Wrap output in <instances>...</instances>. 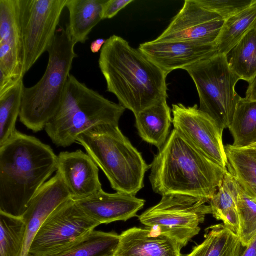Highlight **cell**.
Masks as SVG:
<instances>
[{"label": "cell", "mask_w": 256, "mask_h": 256, "mask_svg": "<svg viewBox=\"0 0 256 256\" xmlns=\"http://www.w3.org/2000/svg\"><path fill=\"white\" fill-rule=\"evenodd\" d=\"M244 248L235 232L218 224L206 229L204 242L186 256H241Z\"/></svg>", "instance_id": "cell-22"}, {"label": "cell", "mask_w": 256, "mask_h": 256, "mask_svg": "<svg viewBox=\"0 0 256 256\" xmlns=\"http://www.w3.org/2000/svg\"><path fill=\"white\" fill-rule=\"evenodd\" d=\"M57 158L50 146L16 130L0 146V212L22 218L38 190L57 171Z\"/></svg>", "instance_id": "cell-2"}, {"label": "cell", "mask_w": 256, "mask_h": 256, "mask_svg": "<svg viewBox=\"0 0 256 256\" xmlns=\"http://www.w3.org/2000/svg\"><path fill=\"white\" fill-rule=\"evenodd\" d=\"M138 49L167 75L176 70H184L218 52L216 46L182 42L152 40L140 44Z\"/></svg>", "instance_id": "cell-14"}, {"label": "cell", "mask_w": 256, "mask_h": 256, "mask_svg": "<svg viewBox=\"0 0 256 256\" xmlns=\"http://www.w3.org/2000/svg\"><path fill=\"white\" fill-rule=\"evenodd\" d=\"M72 198L58 172L46 182L31 200L22 218L26 233L22 256H28L38 230L49 216L60 206Z\"/></svg>", "instance_id": "cell-16"}, {"label": "cell", "mask_w": 256, "mask_h": 256, "mask_svg": "<svg viewBox=\"0 0 256 256\" xmlns=\"http://www.w3.org/2000/svg\"><path fill=\"white\" fill-rule=\"evenodd\" d=\"M26 233L22 218L0 212V256H22Z\"/></svg>", "instance_id": "cell-28"}, {"label": "cell", "mask_w": 256, "mask_h": 256, "mask_svg": "<svg viewBox=\"0 0 256 256\" xmlns=\"http://www.w3.org/2000/svg\"><path fill=\"white\" fill-rule=\"evenodd\" d=\"M174 129L190 144L214 162L227 169L228 160L222 141L224 130L198 105L172 106Z\"/></svg>", "instance_id": "cell-11"}, {"label": "cell", "mask_w": 256, "mask_h": 256, "mask_svg": "<svg viewBox=\"0 0 256 256\" xmlns=\"http://www.w3.org/2000/svg\"><path fill=\"white\" fill-rule=\"evenodd\" d=\"M136 126L144 142L158 150L166 142L172 123L171 110L164 99L134 115Z\"/></svg>", "instance_id": "cell-20"}, {"label": "cell", "mask_w": 256, "mask_h": 256, "mask_svg": "<svg viewBox=\"0 0 256 256\" xmlns=\"http://www.w3.org/2000/svg\"><path fill=\"white\" fill-rule=\"evenodd\" d=\"M256 28V0L249 7L224 20L216 48L226 54L250 30Z\"/></svg>", "instance_id": "cell-25"}, {"label": "cell", "mask_w": 256, "mask_h": 256, "mask_svg": "<svg viewBox=\"0 0 256 256\" xmlns=\"http://www.w3.org/2000/svg\"><path fill=\"white\" fill-rule=\"evenodd\" d=\"M106 41V40L101 38H97L93 41L90 46L91 52L94 54L100 52Z\"/></svg>", "instance_id": "cell-35"}, {"label": "cell", "mask_w": 256, "mask_h": 256, "mask_svg": "<svg viewBox=\"0 0 256 256\" xmlns=\"http://www.w3.org/2000/svg\"><path fill=\"white\" fill-rule=\"evenodd\" d=\"M238 194V184L228 170L217 192L209 202L214 217L222 220L237 235L240 226Z\"/></svg>", "instance_id": "cell-23"}, {"label": "cell", "mask_w": 256, "mask_h": 256, "mask_svg": "<svg viewBox=\"0 0 256 256\" xmlns=\"http://www.w3.org/2000/svg\"><path fill=\"white\" fill-rule=\"evenodd\" d=\"M120 236L114 256H182L178 242L148 228L134 227Z\"/></svg>", "instance_id": "cell-18"}, {"label": "cell", "mask_w": 256, "mask_h": 256, "mask_svg": "<svg viewBox=\"0 0 256 256\" xmlns=\"http://www.w3.org/2000/svg\"><path fill=\"white\" fill-rule=\"evenodd\" d=\"M120 235L93 230L64 247L44 256H114Z\"/></svg>", "instance_id": "cell-21"}, {"label": "cell", "mask_w": 256, "mask_h": 256, "mask_svg": "<svg viewBox=\"0 0 256 256\" xmlns=\"http://www.w3.org/2000/svg\"><path fill=\"white\" fill-rule=\"evenodd\" d=\"M134 1V0H106L102 8V20L113 18L121 10Z\"/></svg>", "instance_id": "cell-32"}, {"label": "cell", "mask_w": 256, "mask_h": 256, "mask_svg": "<svg viewBox=\"0 0 256 256\" xmlns=\"http://www.w3.org/2000/svg\"><path fill=\"white\" fill-rule=\"evenodd\" d=\"M230 68L250 83L256 76V28L250 30L226 54Z\"/></svg>", "instance_id": "cell-26"}, {"label": "cell", "mask_w": 256, "mask_h": 256, "mask_svg": "<svg viewBox=\"0 0 256 256\" xmlns=\"http://www.w3.org/2000/svg\"><path fill=\"white\" fill-rule=\"evenodd\" d=\"M99 225L70 198L44 222L34 238L28 256H44L52 253L94 230Z\"/></svg>", "instance_id": "cell-10"}, {"label": "cell", "mask_w": 256, "mask_h": 256, "mask_svg": "<svg viewBox=\"0 0 256 256\" xmlns=\"http://www.w3.org/2000/svg\"><path fill=\"white\" fill-rule=\"evenodd\" d=\"M106 0H68L69 12L66 30L74 44H85L94 28L102 20L103 6Z\"/></svg>", "instance_id": "cell-19"}, {"label": "cell", "mask_w": 256, "mask_h": 256, "mask_svg": "<svg viewBox=\"0 0 256 256\" xmlns=\"http://www.w3.org/2000/svg\"><path fill=\"white\" fill-rule=\"evenodd\" d=\"M208 202L183 195L163 196L159 203L138 218L146 228L168 236L183 248L199 234L206 216L212 214Z\"/></svg>", "instance_id": "cell-8"}, {"label": "cell", "mask_w": 256, "mask_h": 256, "mask_svg": "<svg viewBox=\"0 0 256 256\" xmlns=\"http://www.w3.org/2000/svg\"><path fill=\"white\" fill-rule=\"evenodd\" d=\"M68 0H19L26 74L54 42Z\"/></svg>", "instance_id": "cell-9"}, {"label": "cell", "mask_w": 256, "mask_h": 256, "mask_svg": "<svg viewBox=\"0 0 256 256\" xmlns=\"http://www.w3.org/2000/svg\"><path fill=\"white\" fill-rule=\"evenodd\" d=\"M241 256H256V236L244 248Z\"/></svg>", "instance_id": "cell-34"}, {"label": "cell", "mask_w": 256, "mask_h": 256, "mask_svg": "<svg viewBox=\"0 0 256 256\" xmlns=\"http://www.w3.org/2000/svg\"><path fill=\"white\" fill-rule=\"evenodd\" d=\"M184 70L196 86L200 110L220 128H228L242 98L235 90L240 80L230 68L226 56L217 52Z\"/></svg>", "instance_id": "cell-7"}, {"label": "cell", "mask_w": 256, "mask_h": 256, "mask_svg": "<svg viewBox=\"0 0 256 256\" xmlns=\"http://www.w3.org/2000/svg\"><path fill=\"white\" fill-rule=\"evenodd\" d=\"M243 149L246 150L248 153L251 154L256 158V144Z\"/></svg>", "instance_id": "cell-36"}, {"label": "cell", "mask_w": 256, "mask_h": 256, "mask_svg": "<svg viewBox=\"0 0 256 256\" xmlns=\"http://www.w3.org/2000/svg\"><path fill=\"white\" fill-rule=\"evenodd\" d=\"M237 208L240 221L238 236L246 248L256 236V197L247 192L238 184Z\"/></svg>", "instance_id": "cell-30"}, {"label": "cell", "mask_w": 256, "mask_h": 256, "mask_svg": "<svg viewBox=\"0 0 256 256\" xmlns=\"http://www.w3.org/2000/svg\"><path fill=\"white\" fill-rule=\"evenodd\" d=\"M125 110L70 74L60 106L44 129L54 144L66 148L98 125L118 126Z\"/></svg>", "instance_id": "cell-4"}, {"label": "cell", "mask_w": 256, "mask_h": 256, "mask_svg": "<svg viewBox=\"0 0 256 256\" xmlns=\"http://www.w3.org/2000/svg\"><path fill=\"white\" fill-rule=\"evenodd\" d=\"M100 69L107 91L134 115L168 98V75L138 49L113 35L100 52Z\"/></svg>", "instance_id": "cell-1"}, {"label": "cell", "mask_w": 256, "mask_h": 256, "mask_svg": "<svg viewBox=\"0 0 256 256\" xmlns=\"http://www.w3.org/2000/svg\"><path fill=\"white\" fill-rule=\"evenodd\" d=\"M74 201L88 216L100 224L126 221L137 216L146 202L136 196L120 192L110 194L102 189Z\"/></svg>", "instance_id": "cell-17"}, {"label": "cell", "mask_w": 256, "mask_h": 256, "mask_svg": "<svg viewBox=\"0 0 256 256\" xmlns=\"http://www.w3.org/2000/svg\"><path fill=\"white\" fill-rule=\"evenodd\" d=\"M224 23L218 14L205 8L198 0H186L167 28L152 41L216 46Z\"/></svg>", "instance_id": "cell-12"}, {"label": "cell", "mask_w": 256, "mask_h": 256, "mask_svg": "<svg viewBox=\"0 0 256 256\" xmlns=\"http://www.w3.org/2000/svg\"><path fill=\"white\" fill-rule=\"evenodd\" d=\"M205 8L226 20L251 6L256 0H198Z\"/></svg>", "instance_id": "cell-31"}, {"label": "cell", "mask_w": 256, "mask_h": 256, "mask_svg": "<svg viewBox=\"0 0 256 256\" xmlns=\"http://www.w3.org/2000/svg\"><path fill=\"white\" fill-rule=\"evenodd\" d=\"M56 172L74 200L88 197L102 189L98 167L88 154L80 150L60 153Z\"/></svg>", "instance_id": "cell-15"}, {"label": "cell", "mask_w": 256, "mask_h": 256, "mask_svg": "<svg viewBox=\"0 0 256 256\" xmlns=\"http://www.w3.org/2000/svg\"><path fill=\"white\" fill-rule=\"evenodd\" d=\"M24 75L19 0H0V90L12 88Z\"/></svg>", "instance_id": "cell-13"}, {"label": "cell", "mask_w": 256, "mask_h": 256, "mask_svg": "<svg viewBox=\"0 0 256 256\" xmlns=\"http://www.w3.org/2000/svg\"><path fill=\"white\" fill-rule=\"evenodd\" d=\"M228 128L234 148H245L256 144V101L242 98Z\"/></svg>", "instance_id": "cell-24"}, {"label": "cell", "mask_w": 256, "mask_h": 256, "mask_svg": "<svg viewBox=\"0 0 256 256\" xmlns=\"http://www.w3.org/2000/svg\"><path fill=\"white\" fill-rule=\"evenodd\" d=\"M245 98L249 100L256 101V76L249 83Z\"/></svg>", "instance_id": "cell-33"}, {"label": "cell", "mask_w": 256, "mask_h": 256, "mask_svg": "<svg viewBox=\"0 0 256 256\" xmlns=\"http://www.w3.org/2000/svg\"><path fill=\"white\" fill-rule=\"evenodd\" d=\"M77 142L102 170L116 192L136 196L143 188L145 174L150 166L118 126L98 125L80 134Z\"/></svg>", "instance_id": "cell-5"}, {"label": "cell", "mask_w": 256, "mask_h": 256, "mask_svg": "<svg viewBox=\"0 0 256 256\" xmlns=\"http://www.w3.org/2000/svg\"><path fill=\"white\" fill-rule=\"evenodd\" d=\"M24 80L0 95V146L14 134L20 116Z\"/></svg>", "instance_id": "cell-29"}, {"label": "cell", "mask_w": 256, "mask_h": 256, "mask_svg": "<svg viewBox=\"0 0 256 256\" xmlns=\"http://www.w3.org/2000/svg\"><path fill=\"white\" fill-rule=\"evenodd\" d=\"M149 176L154 192L162 196L178 194L208 202L228 172L190 144L174 129L158 150Z\"/></svg>", "instance_id": "cell-3"}, {"label": "cell", "mask_w": 256, "mask_h": 256, "mask_svg": "<svg viewBox=\"0 0 256 256\" xmlns=\"http://www.w3.org/2000/svg\"><path fill=\"white\" fill-rule=\"evenodd\" d=\"M228 172L240 186L256 197V158L243 148L225 146Z\"/></svg>", "instance_id": "cell-27"}, {"label": "cell", "mask_w": 256, "mask_h": 256, "mask_svg": "<svg viewBox=\"0 0 256 256\" xmlns=\"http://www.w3.org/2000/svg\"><path fill=\"white\" fill-rule=\"evenodd\" d=\"M75 46L66 28L58 29L48 50L44 74L35 85L23 88L20 120L34 132L45 128L60 106L74 60L78 56Z\"/></svg>", "instance_id": "cell-6"}]
</instances>
